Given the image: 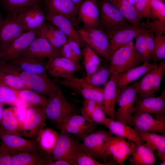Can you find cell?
<instances>
[{
	"instance_id": "cell-38",
	"label": "cell",
	"mask_w": 165,
	"mask_h": 165,
	"mask_svg": "<svg viewBox=\"0 0 165 165\" xmlns=\"http://www.w3.org/2000/svg\"><path fill=\"white\" fill-rule=\"evenodd\" d=\"M83 64L86 73L87 81L99 66L101 59L89 46L85 45L82 50Z\"/></svg>"
},
{
	"instance_id": "cell-17",
	"label": "cell",
	"mask_w": 165,
	"mask_h": 165,
	"mask_svg": "<svg viewBox=\"0 0 165 165\" xmlns=\"http://www.w3.org/2000/svg\"><path fill=\"white\" fill-rule=\"evenodd\" d=\"M37 29L28 31L1 50L0 62H5L20 55L38 37Z\"/></svg>"
},
{
	"instance_id": "cell-19",
	"label": "cell",
	"mask_w": 165,
	"mask_h": 165,
	"mask_svg": "<svg viewBox=\"0 0 165 165\" xmlns=\"http://www.w3.org/2000/svg\"><path fill=\"white\" fill-rule=\"evenodd\" d=\"M27 31L22 25L17 15H8L3 19L0 26L1 50Z\"/></svg>"
},
{
	"instance_id": "cell-55",
	"label": "cell",
	"mask_w": 165,
	"mask_h": 165,
	"mask_svg": "<svg viewBox=\"0 0 165 165\" xmlns=\"http://www.w3.org/2000/svg\"><path fill=\"white\" fill-rule=\"evenodd\" d=\"M3 104L0 102V120L1 119L4 109L3 107Z\"/></svg>"
},
{
	"instance_id": "cell-58",
	"label": "cell",
	"mask_w": 165,
	"mask_h": 165,
	"mask_svg": "<svg viewBox=\"0 0 165 165\" xmlns=\"http://www.w3.org/2000/svg\"><path fill=\"white\" fill-rule=\"evenodd\" d=\"M4 75V74L0 72V80L2 79Z\"/></svg>"
},
{
	"instance_id": "cell-53",
	"label": "cell",
	"mask_w": 165,
	"mask_h": 165,
	"mask_svg": "<svg viewBox=\"0 0 165 165\" xmlns=\"http://www.w3.org/2000/svg\"><path fill=\"white\" fill-rule=\"evenodd\" d=\"M12 156L0 146V165H11Z\"/></svg>"
},
{
	"instance_id": "cell-11",
	"label": "cell",
	"mask_w": 165,
	"mask_h": 165,
	"mask_svg": "<svg viewBox=\"0 0 165 165\" xmlns=\"http://www.w3.org/2000/svg\"><path fill=\"white\" fill-rule=\"evenodd\" d=\"M19 76L30 89L47 97L60 89L49 75L44 76L21 71Z\"/></svg>"
},
{
	"instance_id": "cell-7",
	"label": "cell",
	"mask_w": 165,
	"mask_h": 165,
	"mask_svg": "<svg viewBox=\"0 0 165 165\" xmlns=\"http://www.w3.org/2000/svg\"><path fill=\"white\" fill-rule=\"evenodd\" d=\"M84 42L97 54L109 61L110 39L107 34L98 28H83L78 31Z\"/></svg>"
},
{
	"instance_id": "cell-56",
	"label": "cell",
	"mask_w": 165,
	"mask_h": 165,
	"mask_svg": "<svg viewBox=\"0 0 165 165\" xmlns=\"http://www.w3.org/2000/svg\"><path fill=\"white\" fill-rule=\"evenodd\" d=\"M133 5H134L135 2V0H126Z\"/></svg>"
},
{
	"instance_id": "cell-39",
	"label": "cell",
	"mask_w": 165,
	"mask_h": 165,
	"mask_svg": "<svg viewBox=\"0 0 165 165\" xmlns=\"http://www.w3.org/2000/svg\"><path fill=\"white\" fill-rule=\"evenodd\" d=\"M8 15H17L34 6L41 4V0H0Z\"/></svg>"
},
{
	"instance_id": "cell-51",
	"label": "cell",
	"mask_w": 165,
	"mask_h": 165,
	"mask_svg": "<svg viewBox=\"0 0 165 165\" xmlns=\"http://www.w3.org/2000/svg\"><path fill=\"white\" fill-rule=\"evenodd\" d=\"M105 114L102 108L98 105L91 115V121L96 123L103 124L106 118Z\"/></svg>"
},
{
	"instance_id": "cell-43",
	"label": "cell",
	"mask_w": 165,
	"mask_h": 165,
	"mask_svg": "<svg viewBox=\"0 0 165 165\" xmlns=\"http://www.w3.org/2000/svg\"><path fill=\"white\" fill-rule=\"evenodd\" d=\"M0 84L15 90L30 89L19 76L12 74L4 75L2 79L0 80Z\"/></svg>"
},
{
	"instance_id": "cell-24",
	"label": "cell",
	"mask_w": 165,
	"mask_h": 165,
	"mask_svg": "<svg viewBox=\"0 0 165 165\" xmlns=\"http://www.w3.org/2000/svg\"><path fill=\"white\" fill-rule=\"evenodd\" d=\"M78 15L83 28H99L100 12L96 0H83L79 6Z\"/></svg>"
},
{
	"instance_id": "cell-40",
	"label": "cell",
	"mask_w": 165,
	"mask_h": 165,
	"mask_svg": "<svg viewBox=\"0 0 165 165\" xmlns=\"http://www.w3.org/2000/svg\"><path fill=\"white\" fill-rule=\"evenodd\" d=\"M44 154L42 151L17 153L12 156L11 165H38Z\"/></svg>"
},
{
	"instance_id": "cell-48",
	"label": "cell",
	"mask_w": 165,
	"mask_h": 165,
	"mask_svg": "<svg viewBox=\"0 0 165 165\" xmlns=\"http://www.w3.org/2000/svg\"><path fill=\"white\" fill-rule=\"evenodd\" d=\"M150 0H135L134 6L142 18L152 19L149 6Z\"/></svg>"
},
{
	"instance_id": "cell-5",
	"label": "cell",
	"mask_w": 165,
	"mask_h": 165,
	"mask_svg": "<svg viewBox=\"0 0 165 165\" xmlns=\"http://www.w3.org/2000/svg\"><path fill=\"white\" fill-rule=\"evenodd\" d=\"M53 81L57 84L72 90L84 99L94 101L102 108L103 88L94 86L87 82L85 78H79L75 75L68 79L55 78Z\"/></svg>"
},
{
	"instance_id": "cell-62",
	"label": "cell",
	"mask_w": 165,
	"mask_h": 165,
	"mask_svg": "<svg viewBox=\"0 0 165 165\" xmlns=\"http://www.w3.org/2000/svg\"></svg>"
},
{
	"instance_id": "cell-31",
	"label": "cell",
	"mask_w": 165,
	"mask_h": 165,
	"mask_svg": "<svg viewBox=\"0 0 165 165\" xmlns=\"http://www.w3.org/2000/svg\"><path fill=\"white\" fill-rule=\"evenodd\" d=\"M155 151L144 141L136 144L131 157L128 158L130 165H153L156 160Z\"/></svg>"
},
{
	"instance_id": "cell-57",
	"label": "cell",
	"mask_w": 165,
	"mask_h": 165,
	"mask_svg": "<svg viewBox=\"0 0 165 165\" xmlns=\"http://www.w3.org/2000/svg\"><path fill=\"white\" fill-rule=\"evenodd\" d=\"M3 19H2V15L0 13V26Z\"/></svg>"
},
{
	"instance_id": "cell-10",
	"label": "cell",
	"mask_w": 165,
	"mask_h": 165,
	"mask_svg": "<svg viewBox=\"0 0 165 165\" xmlns=\"http://www.w3.org/2000/svg\"><path fill=\"white\" fill-rule=\"evenodd\" d=\"M128 125L137 131L165 134V116L164 114L154 116L143 113L132 115Z\"/></svg>"
},
{
	"instance_id": "cell-52",
	"label": "cell",
	"mask_w": 165,
	"mask_h": 165,
	"mask_svg": "<svg viewBox=\"0 0 165 165\" xmlns=\"http://www.w3.org/2000/svg\"><path fill=\"white\" fill-rule=\"evenodd\" d=\"M60 52L61 56L73 61L78 65L76 63L72 49L68 41L60 49Z\"/></svg>"
},
{
	"instance_id": "cell-26",
	"label": "cell",
	"mask_w": 165,
	"mask_h": 165,
	"mask_svg": "<svg viewBox=\"0 0 165 165\" xmlns=\"http://www.w3.org/2000/svg\"><path fill=\"white\" fill-rule=\"evenodd\" d=\"M17 16L27 31L36 30L43 23L45 15L41 4L34 6L20 12Z\"/></svg>"
},
{
	"instance_id": "cell-18",
	"label": "cell",
	"mask_w": 165,
	"mask_h": 165,
	"mask_svg": "<svg viewBox=\"0 0 165 165\" xmlns=\"http://www.w3.org/2000/svg\"><path fill=\"white\" fill-rule=\"evenodd\" d=\"M165 112V90L155 97L137 95L132 115L145 113L155 115L164 114Z\"/></svg>"
},
{
	"instance_id": "cell-41",
	"label": "cell",
	"mask_w": 165,
	"mask_h": 165,
	"mask_svg": "<svg viewBox=\"0 0 165 165\" xmlns=\"http://www.w3.org/2000/svg\"><path fill=\"white\" fill-rule=\"evenodd\" d=\"M110 75L108 66H99L86 81L94 86H99L103 85H104Z\"/></svg>"
},
{
	"instance_id": "cell-45",
	"label": "cell",
	"mask_w": 165,
	"mask_h": 165,
	"mask_svg": "<svg viewBox=\"0 0 165 165\" xmlns=\"http://www.w3.org/2000/svg\"><path fill=\"white\" fill-rule=\"evenodd\" d=\"M149 6L152 19H157L165 24V4L160 0H150Z\"/></svg>"
},
{
	"instance_id": "cell-21",
	"label": "cell",
	"mask_w": 165,
	"mask_h": 165,
	"mask_svg": "<svg viewBox=\"0 0 165 165\" xmlns=\"http://www.w3.org/2000/svg\"><path fill=\"white\" fill-rule=\"evenodd\" d=\"M80 68V66L61 56L55 57L47 61V72L49 76L55 78L68 79Z\"/></svg>"
},
{
	"instance_id": "cell-12",
	"label": "cell",
	"mask_w": 165,
	"mask_h": 165,
	"mask_svg": "<svg viewBox=\"0 0 165 165\" xmlns=\"http://www.w3.org/2000/svg\"><path fill=\"white\" fill-rule=\"evenodd\" d=\"M46 119L44 108L28 107L26 118L21 129V136L35 139L38 131L46 127Z\"/></svg>"
},
{
	"instance_id": "cell-14",
	"label": "cell",
	"mask_w": 165,
	"mask_h": 165,
	"mask_svg": "<svg viewBox=\"0 0 165 165\" xmlns=\"http://www.w3.org/2000/svg\"><path fill=\"white\" fill-rule=\"evenodd\" d=\"M135 146L136 143L134 142L127 141L119 136L112 135L105 144L104 148L117 164L123 165L133 154Z\"/></svg>"
},
{
	"instance_id": "cell-44",
	"label": "cell",
	"mask_w": 165,
	"mask_h": 165,
	"mask_svg": "<svg viewBox=\"0 0 165 165\" xmlns=\"http://www.w3.org/2000/svg\"><path fill=\"white\" fill-rule=\"evenodd\" d=\"M19 100L14 90L0 84V103L14 106Z\"/></svg>"
},
{
	"instance_id": "cell-59",
	"label": "cell",
	"mask_w": 165,
	"mask_h": 165,
	"mask_svg": "<svg viewBox=\"0 0 165 165\" xmlns=\"http://www.w3.org/2000/svg\"><path fill=\"white\" fill-rule=\"evenodd\" d=\"M160 165H165V161H162V162L159 163Z\"/></svg>"
},
{
	"instance_id": "cell-46",
	"label": "cell",
	"mask_w": 165,
	"mask_h": 165,
	"mask_svg": "<svg viewBox=\"0 0 165 165\" xmlns=\"http://www.w3.org/2000/svg\"><path fill=\"white\" fill-rule=\"evenodd\" d=\"M117 163L110 160L106 163H102L85 154L82 151L76 153L74 159V165H113Z\"/></svg>"
},
{
	"instance_id": "cell-28",
	"label": "cell",
	"mask_w": 165,
	"mask_h": 165,
	"mask_svg": "<svg viewBox=\"0 0 165 165\" xmlns=\"http://www.w3.org/2000/svg\"><path fill=\"white\" fill-rule=\"evenodd\" d=\"M103 124L110 133L138 144L144 141L137 131L129 125L109 118H106Z\"/></svg>"
},
{
	"instance_id": "cell-37",
	"label": "cell",
	"mask_w": 165,
	"mask_h": 165,
	"mask_svg": "<svg viewBox=\"0 0 165 165\" xmlns=\"http://www.w3.org/2000/svg\"><path fill=\"white\" fill-rule=\"evenodd\" d=\"M14 90L18 98L29 106H37L44 108L48 98L30 89Z\"/></svg>"
},
{
	"instance_id": "cell-2",
	"label": "cell",
	"mask_w": 165,
	"mask_h": 165,
	"mask_svg": "<svg viewBox=\"0 0 165 165\" xmlns=\"http://www.w3.org/2000/svg\"><path fill=\"white\" fill-rule=\"evenodd\" d=\"M98 4L99 28L107 34L109 38L117 30L131 25L110 0H101Z\"/></svg>"
},
{
	"instance_id": "cell-3",
	"label": "cell",
	"mask_w": 165,
	"mask_h": 165,
	"mask_svg": "<svg viewBox=\"0 0 165 165\" xmlns=\"http://www.w3.org/2000/svg\"><path fill=\"white\" fill-rule=\"evenodd\" d=\"M46 119L56 125L70 115L77 114L75 105L68 101L60 89L50 97L44 108Z\"/></svg>"
},
{
	"instance_id": "cell-54",
	"label": "cell",
	"mask_w": 165,
	"mask_h": 165,
	"mask_svg": "<svg viewBox=\"0 0 165 165\" xmlns=\"http://www.w3.org/2000/svg\"><path fill=\"white\" fill-rule=\"evenodd\" d=\"M76 5L79 7L83 0H71Z\"/></svg>"
},
{
	"instance_id": "cell-47",
	"label": "cell",
	"mask_w": 165,
	"mask_h": 165,
	"mask_svg": "<svg viewBox=\"0 0 165 165\" xmlns=\"http://www.w3.org/2000/svg\"><path fill=\"white\" fill-rule=\"evenodd\" d=\"M27 107L26 104L20 99L17 104L13 107L15 116L20 128L21 134V128L26 116Z\"/></svg>"
},
{
	"instance_id": "cell-50",
	"label": "cell",
	"mask_w": 165,
	"mask_h": 165,
	"mask_svg": "<svg viewBox=\"0 0 165 165\" xmlns=\"http://www.w3.org/2000/svg\"><path fill=\"white\" fill-rule=\"evenodd\" d=\"M67 41L71 48L76 64L80 66V61L82 56L83 49L82 48L83 46L73 39L68 38Z\"/></svg>"
},
{
	"instance_id": "cell-30",
	"label": "cell",
	"mask_w": 165,
	"mask_h": 165,
	"mask_svg": "<svg viewBox=\"0 0 165 165\" xmlns=\"http://www.w3.org/2000/svg\"><path fill=\"white\" fill-rule=\"evenodd\" d=\"M154 33L148 29L138 35L135 38L134 45L141 55L143 63L149 62L154 46Z\"/></svg>"
},
{
	"instance_id": "cell-34",
	"label": "cell",
	"mask_w": 165,
	"mask_h": 165,
	"mask_svg": "<svg viewBox=\"0 0 165 165\" xmlns=\"http://www.w3.org/2000/svg\"><path fill=\"white\" fill-rule=\"evenodd\" d=\"M143 141L155 151V155L162 161H165V134L137 131Z\"/></svg>"
},
{
	"instance_id": "cell-23",
	"label": "cell",
	"mask_w": 165,
	"mask_h": 165,
	"mask_svg": "<svg viewBox=\"0 0 165 165\" xmlns=\"http://www.w3.org/2000/svg\"><path fill=\"white\" fill-rule=\"evenodd\" d=\"M8 61L22 71L44 76L48 75L47 61L44 59L20 55Z\"/></svg>"
},
{
	"instance_id": "cell-4",
	"label": "cell",
	"mask_w": 165,
	"mask_h": 165,
	"mask_svg": "<svg viewBox=\"0 0 165 165\" xmlns=\"http://www.w3.org/2000/svg\"><path fill=\"white\" fill-rule=\"evenodd\" d=\"M111 133L105 130H95L82 140V152L97 161L101 159L104 163L108 162L111 156L105 150L104 145Z\"/></svg>"
},
{
	"instance_id": "cell-22",
	"label": "cell",
	"mask_w": 165,
	"mask_h": 165,
	"mask_svg": "<svg viewBox=\"0 0 165 165\" xmlns=\"http://www.w3.org/2000/svg\"><path fill=\"white\" fill-rule=\"evenodd\" d=\"M20 55L48 60L61 56L60 50L55 48L45 38L38 36Z\"/></svg>"
},
{
	"instance_id": "cell-8",
	"label": "cell",
	"mask_w": 165,
	"mask_h": 165,
	"mask_svg": "<svg viewBox=\"0 0 165 165\" xmlns=\"http://www.w3.org/2000/svg\"><path fill=\"white\" fill-rule=\"evenodd\" d=\"M97 127L96 123L90 122L82 115L78 114L68 116L55 127L60 130V133L72 134L82 140Z\"/></svg>"
},
{
	"instance_id": "cell-1",
	"label": "cell",
	"mask_w": 165,
	"mask_h": 165,
	"mask_svg": "<svg viewBox=\"0 0 165 165\" xmlns=\"http://www.w3.org/2000/svg\"><path fill=\"white\" fill-rule=\"evenodd\" d=\"M108 66L111 75L122 73L143 63L142 57L136 50L133 41L123 46L112 55Z\"/></svg>"
},
{
	"instance_id": "cell-16",
	"label": "cell",
	"mask_w": 165,
	"mask_h": 165,
	"mask_svg": "<svg viewBox=\"0 0 165 165\" xmlns=\"http://www.w3.org/2000/svg\"><path fill=\"white\" fill-rule=\"evenodd\" d=\"M137 94L132 85L127 86L122 90L117 102L118 107L116 111L115 120L128 125L137 98Z\"/></svg>"
},
{
	"instance_id": "cell-49",
	"label": "cell",
	"mask_w": 165,
	"mask_h": 165,
	"mask_svg": "<svg viewBox=\"0 0 165 165\" xmlns=\"http://www.w3.org/2000/svg\"><path fill=\"white\" fill-rule=\"evenodd\" d=\"M98 105L96 102L93 100L84 99L80 109L82 115L88 121L92 122L91 121V116Z\"/></svg>"
},
{
	"instance_id": "cell-9",
	"label": "cell",
	"mask_w": 165,
	"mask_h": 165,
	"mask_svg": "<svg viewBox=\"0 0 165 165\" xmlns=\"http://www.w3.org/2000/svg\"><path fill=\"white\" fill-rule=\"evenodd\" d=\"M57 142L51 155L54 160H63L70 165H74L77 152L82 151V143L79 142L70 134L60 133Z\"/></svg>"
},
{
	"instance_id": "cell-33",
	"label": "cell",
	"mask_w": 165,
	"mask_h": 165,
	"mask_svg": "<svg viewBox=\"0 0 165 165\" xmlns=\"http://www.w3.org/2000/svg\"><path fill=\"white\" fill-rule=\"evenodd\" d=\"M59 133L48 127H44L38 132L35 140L40 149L45 154L51 155L58 140Z\"/></svg>"
},
{
	"instance_id": "cell-20",
	"label": "cell",
	"mask_w": 165,
	"mask_h": 165,
	"mask_svg": "<svg viewBox=\"0 0 165 165\" xmlns=\"http://www.w3.org/2000/svg\"><path fill=\"white\" fill-rule=\"evenodd\" d=\"M119 76L118 73L111 75L103 88L102 109L108 118L114 119L116 115L115 105L122 90H119L117 86Z\"/></svg>"
},
{
	"instance_id": "cell-61",
	"label": "cell",
	"mask_w": 165,
	"mask_h": 165,
	"mask_svg": "<svg viewBox=\"0 0 165 165\" xmlns=\"http://www.w3.org/2000/svg\"><path fill=\"white\" fill-rule=\"evenodd\" d=\"M160 0L162 1H164V2L165 1V0Z\"/></svg>"
},
{
	"instance_id": "cell-32",
	"label": "cell",
	"mask_w": 165,
	"mask_h": 165,
	"mask_svg": "<svg viewBox=\"0 0 165 165\" xmlns=\"http://www.w3.org/2000/svg\"><path fill=\"white\" fill-rule=\"evenodd\" d=\"M156 63H143L140 65L132 68L128 71L119 74L117 83V87L122 90L130 82L135 81L150 70L155 67Z\"/></svg>"
},
{
	"instance_id": "cell-42",
	"label": "cell",
	"mask_w": 165,
	"mask_h": 165,
	"mask_svg": "<svg viewBox=\"0 0 165 165\" xmlns=\"http://www.w3.org/2000/svg\"><path fill=\"white\" fill-rule=\"evenodd\" d=\"M165 59V36L155 35L154 46L150 60L154 63Z\"/></svg>"
},
{
	"instance_id": "cell-27",
	"label": "cell",
	"mask_w": 165,
	"mask_h": 165,
	"mask_svg": "<svg viewBox=\"0 0 165 165\" xmlns=\"http://www.w3.org/2000/svg\"><path fill=\"white\" fill-rule=\"evenodd\" d=\"M46 12L64 16L74 24L79 7L71 0H43Z\"/></svg>"
},
{
	"instance_id": "cell-15",
	"label": "cell",
	"mask_w": 165,
	"mask_h": 165,
	"mask_svg": "<svg viewBox=\"0 0 165 165\" xmlns=\"http://www.w3.org/2000/svg\"><path fill=\"white\" fill-rule=\"evenodd\" d=\"M0 146L12 156L22 152L42 151L35 139L12 134H0Z\"/></svg>"
},
{
	"instance_id": "cell-29",
	"label": "cell",
	"mask_w": 165,
	"mask_h": 165,
	"mask_svg": "<svg viewBox=\"0 0 165 165\" xmlns=\"http://www.w3.org/2000/svg\"><path fill=\"white\" fill-rule=\"evenodd\" d=\"M38 36L46 39L54 48L60 50L67 41L65 34L57 27L44 23L37 29Z\"/></svg>"
},
{
	"instance_id": "cell-25",
	"label": "cell",
	"mask_w": 165,
	"mask_h": 165,
	"mask_svg": "<svg viewBox=\"0 0 165 165\" xmlns=\"http://www.w3.org/2000/svg\"><path fill=\"white\" fill-rule=\"evenodd\" d=\"M45 16V19L62 31L68 38L74 40L84 47V43L70 19L63 15L49 12H46Z\"/></svg>"
},
{
	"instance_id": "cell-36",
	"label": "cell",
	"mask_w": 165,
	"mask_h": 165,
	"mask_svg": "<svg viewBox=\"0 0 165 165\" xmlns=\"http://www.w3.org/2000/svg\"><path fill=\"white\" fill-rule=\"evenodd\" d=\"M132 26L138 25L142 17L134 5L126 0H110Z\"/></svg>"
},
{
	"instance_id": "cell-6",
	"label": "cell",
	"mask_w": 165,
	"mask_h": 165,
	"mask_svg": "<svg viewBox=\"0 0 165 165\" xmlns=\"http://www.w3.org/2000/svg\"><path fill=\"white\" fill-rule=\"evenodd\" d=\"M165 73V60L144 75L139 81L132 84L137 94L141 96H154L159 90Z\"/></svg>"
},
{
	"instance_id": "cell-60",
	"label": "cell",
	"mask_w": 165,
	"mask_h": 165,
	"mask_svg": "<svg viewBox=\"0 0 165 165\" xmlns=\"http://www.w3.org/2000/svg\"><path fill=\"white\" fill-rule=\"evenodd\" d=\"M1 47H0V60L1 59Z\"/></svg>"
},
{
	"instance_id": "cell-13",
	"label": "cell",
	"mask_w": 165,
	"mask_h": 165,
	"mask_svg": "<svg viewBox=\"0 0 165 165\" xmlns=\"http://www.w3.org/2000/svg\"><path fill=\"white\" fill-rule=\"evenodd\" d=\"M148 29H150L148 23L141 22L138 25H130L116 31L109 38V60L116 51L133 41L138 35Z\"/></svg>"
},
{
	"instance_id": "cell-35",
	"label": "cell",
	"mask_w": 165,
	"mask_h": 165,
	"mask_svg": "<svg viewBox=\"0 0 165 165\" xmlns=\"http://www.w3.org/2000/svg\"><path fill=\"white\" fill-rule=\"evenodd\" d=\"M0 134L21 136L20 128L15 116L13 107L4 109L0 120Z\"/></svg>"
}]
</instances>
